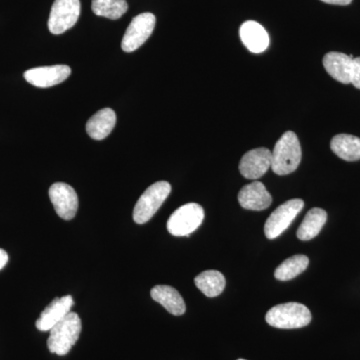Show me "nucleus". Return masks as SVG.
I'll return each mask as SVG.
<instances>
[{"label": "nucleus", "mask_w": 360, "mask_h": 360, "mask_svg": "<svg viewBox=\"0 0 360 360\" xmlns=\"http://www.w3.org/2000/svg\"><path fill=\"white\" fill-rule=\"evenodd\" d=\"M302 161V146L297 135L286 131L271 153V168L277 175H288L297 169Z\"/></svg>", "instance_id": "nucleus-1"}, {"label": "nucleus", "mask_w": 360, "mask_h": 360, "mask_svg": "<svg viewBox=\"0 0 360 360\" xmlns=\"http://www.w3.org/2000/svg\"><path fill=\"white\" fill-rule=\"evenodd\" d=\"M82 333V321L75 312H70L49 330L47 347L51 354L66 355L77 343Z\"/></svg>", "instance_id": "nucleus-2"}, {"label": "nucleus", "mask_w": 360, "mask_h": 360, "mask_svg": "<svg viewBox=\"0 0 360 360\" xmlns=\"http://www.w3.org/2000/svg\"><path fill=\"white\" fill-rule=\"evenodd\" d=\"M312 316L304 304L288 302L277 304L269 310L265 321L269 326L281 329L302 328L309 326Z\"/></svg>", "instance_id": "nucleus-3"}, {"label": "nucleus", "mask_w": 360, "mask_h": 360, "mask_svg": "<svg viewBox=\"0 0 360 360\" xmlns=\"http://www.w3.org/2000/svg\"><path fill=\"white\" fill-rule=\"evenodd\" d=\"M172 191L167 181H158L148 187L139 198L134 210V220L137 224H143L153 219L160 206Z\"/></svg>", "instance_id": "nucleus-4"}, {"label": "nucleus", "mask_w": 360, "mask_h": 360, "mask_svg": "<svg viewBox=\"0 0 360 360\" xmlns=\"http://www.w3.org/2000/svg\"><path fill=\"white\" fill-rule=\"evenodd\" d=\"M205 219V210L198 203H187L172 213L167 221V231L174 236H189Z\"/></svg>", "instance_id": "nucleus-5"}, {"label": "nucleus", "mask_w": 360, "mask_h": 360, "mask_svg": "<svg viewBox=\"0 0 360 360\" xmlns=\"http://www.w3.org/2000/svg\"><path fill=\"white\" fill-rule=\"evenodd\" d=\"M303 206L304 202L300 198L286 201L283 205H279L265 222V236L269 239L278 238L290 226L291 222L302 212Z\"/></svg>", "instance_id": "nucleus-6"}, {"label": "nucleus", "mask_w": 360, "mask_h": 360, "mask_svg": "<svg viewBox=\"0 0 360 360\" xmlns=\"http://www.w3.org/2000/svg\"><path fill=\"white\" fill-rule=\"evenodd\" d=\"M155 22L156 18L153 13H144L135 16L123 37L122 51L134 52L146 44L155 30Z\"/></svg>", "instance_id": "nucleus-7"}, {"label": "nucleus", "mask_w": 360, "mask_h": 360, "mask_svg": "<svg viewBox=\"0 0 360 360\" xmlns=\"http://www.w3.org/2000/svg\"><path fill=\"white\" fill-rule=\"evenodd\" d=\"M79 15V0H56L49 15V32L56 35L65 32L75 25Z\"/></svg>", "instance_id": "nucleus-8"}, {"label": "nucleus", "mask_w": 360, "mask_h": 360, "mask_svg": "<svg viewBox=\"0 0 360 360\" xmlns=\"http://www.w3.org/2000/svg\"><path fill=\"white\" fill-rule=\"evenodd\" d=\"M49 198L60 219H75L78 210V196L70 184L56 182L49 188Z\"/></svg>", "instance_id": "nucleus-9"}, {"label": "nucleus", "mask_w": 360, "mask_h": 360, "mask_svg": "<svg viewBox=\"0 0 360 360\" xmlns=\"http://www.w3.org/2000/svg\"><path fill=\"white\" fill-rule=\"evenodd\" d=\"M71 75V68L68 65H58L40 66L26 70L25 78L28 84L40 89L54 86L65 82Z\"/></svg>", "instance_id": "nucleus-10"}, {"label": "nucleus", "mask_w": 360, "mask_h": 360, "mask_svg": "<svg viewBox=\"0 0 360 360\" xmlns=\"http://www.w3.org/2000/svg\"><path fill=\"white\" fill-rule=\"evenodd\" d=\"M271 168V151L259 148L248 151L239 163V172L245 179L257 180Z\"/></svg>", "instance_id": "nucleus-11"}, {"label": "nucleus", "mask_w": 360, "mask_h": 360, "mask_svg": "<svg viewBox=\"0 0 360 360\" xmlns=\"http://www.w3.org/2000/svg\"><path fill=\"white\" fill-rule=\"evenodd\" d=\"M73 298L71 295H65L63 297L56 298L52 300L46 309L42 311L39 319L37 321V328L40 331H49L59 321L70 314L71 307H73Z\"/></svg>", "instance_id": "nucleus-12"}, {"label": "nucleus", "mask_w": 360, "mask_h": 360, "mask_svg": "<svg viewBox=\"0 0 360 360\" xmlns=\"http://www.w3.org/2000/svg\"><path fill=\"white\" fill-rule=\"evenodd\" d=\"M238 202L245 210L260 212L269 207L272 203V196L264 184L255 181L240 189Z\"/></svg>", "instance_id": "nucleus-13"}, {"label": "nucleus", "mask_w": 360, "mask_h": 360, "mask_svg": "<svg viewBox=\"0 0 360 360\" xmlns=\"http://www.w3.org/2000/svg\"><path fill=\"white\" fill-rule=\"evenodd\" d=\"M352 56L341 52H328L324 56L323 66L331 77L343 84H352V70L354 65Z\"/></svg>", "instance_id": "nucleus-14"}, {"label": "nucleus", "mask_w": 360, "mask_h": 360, "mask_svg": "<svg viewBox=\"0 0 360 360\" xmlns=\"http://www.w3.org/2000/svg\"><path fill=\"white\" fill-rule=\"evenodd\" d=\"M241 41L252 53H262L269 46V35L257 21H245L239 30Z\"/></svg>", "instance_id": "nucleus-15"}, {"label": "nucleus", "mask_w": 360, "mask_h": 360, "mask_svg": "<svg viewBox=\"0 0 360 360\" xmlns=\"http://www.w3.org/2000/svg\"><path fill=\"white\" fill-rule=\"evenodd\" d=\"M116 124V115L111 108H103L92 115L86 123V131L92 139L103 141L111 134Z\"/></svg>", "instance_id": "nucleus-16"}, {"label": "nucleus", "mask_w": 360, "mask_h": 360, "mask_svg": "<svg viewBox=\"0 0 360 360\" xmlns=\"http://www.w3.org/2000/svg\"><path fill=\"white\" fill-rule=\"evenodd\" d=\"M151 297L162 305L169 314L179 316L184 314L186 307L179 291L172 286L156 285L150 291Z\"/></svg>", "instance_id": "nucleus-17"}, {"label": "nucleus", "mask_w": 360, "mask_h": 360, "mask_svg": "<svg viewBox=\"0 0 360 360\" xmlns=\"http://www.w3.org/2000/svg\"><path fill=\"white\" fill-rule=\"evenodd\" d=\"M330 148L338 158L345 161L360 160V139L352 134H338L330 142Z\"/></svg>", "instance_id": "nucleus-18"}, {"label": "nucleus", "mask_w": 360, "mask_h": 360, "mask_svg": "<svg viewBox=\"0 0 360 360\" xmlns=\"http://www.w3.org/2000/svg\"><path fill=\"white\" fill-rule=\"evenodd\" d=\"M328 220V213L321 208L314 207L310 210L305 215L302 224H300L297 231V238L300 240H311L316 238L322 227L326 224Z\"/></svg>", "instance_id": "nucleus-19"}, {"label": "nucleus", "mask_w": 360, "mask_h": 360, "mask_svg": "<svg viewBox=\"0 0 360 360\" xmlns=\"http://www.w3.org/2000/svg\"><path fill=\"white\" fill-rule=\"evenodd\" d=\"M194 283L196 288L207 297H215L221 295L226 284L224 274L217 270H206L201 272L195 277Z\"/></svg>", "instance_id": "nucleus-20"}, {"label": "nucleus", "mask_w": 360, "mask_h": 360, "mask_svg": "<svg viewBox=\"0 0 360 360\" xmlns=\"http://www.w3.org/2000/svg\"><path fill=\"white\" fill-rule=\"evenodd\" d=\"M309 259L307 255H296L284 260L274 272V277L277 281H288L295 278L307 269Z\"/></svg>", "instance_id": "nucleus-21"}, {"label": "nucleus", "mask_w": 360, "mask_h": 360, "mask_svg": "<svg viewBox=\"0 0 360 360\" xmlns=\"http://www.w3.org/2000/svg\"><path fill=\"white\" fill-rule=\"evenodd\" d=\"M92 11L97 16L108 20H120L129 11L127 0H92Z\"/></svg>", "instance_id": "nucleus-22"}, {"label": "nucleus", "mask_w": 360, "mask_h": 360, "mask_svg": "<svg viewBox=\"0 0 360 360\" xmlns=\"http://www.w3.org/2000/svg\"><path fill=\"white\" fill-rule=\"evenodd\" d=\"M352 84L354 87L360 89V58L354 59L352 70Z\"/></svg>", "instance_id": "nucleus-23"}, {"label": "nucleus", "mask_w": 360, "mask_h": 360, "mask_svg": "<svg viewBox=\"0 0 360 360\" xmlns=\"http://www.w3.org/2000/svg\"><path fill=\"white\" fill-rule=\"evenodd\" d=\"M326 4H333V6H348L352 4V0H321Z\"/></svg>", "instance_id": "nucleus-24"}, {"label": "nucleus", "mask_w": 360, "mask_h": 360, "mask_svg": "<svg viewBox=\"0 0 360 360\" xmlns=\"http://www.w3.org/2000/svg\"><path fill=\"white\" fill-rule=\"evenodd\" d=\"M7 262H8V255H7L6 250H1V248H0V270L6 266Z\"/></svg>", "instance_id": "nucleus-25"}, {"label": "nucleus", "mask_w": 360, "mask_h": 360, "mask_svg": "<svg viewBox=\"0 0 360 360\" xmlns=\"http://www.w3.org/2000/svg\"><path fill=\"white\" fill-rule=\"evenodd\" d=\"M238 360H245V359H238Z\"/></svg>", "instance_id": "nucleus-26"}]
</instances>
